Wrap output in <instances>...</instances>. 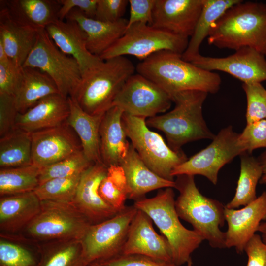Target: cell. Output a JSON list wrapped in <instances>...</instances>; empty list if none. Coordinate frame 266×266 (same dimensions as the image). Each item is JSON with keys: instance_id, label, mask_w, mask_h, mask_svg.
<instances>
[{"instance_id": "cell-17", "label": "cell", "mask_w": 266, "mask_h": 266, "mask_svg": "<svg viewBox=\"0 0 266 266\" xmlns=\"http://www.w3.org/2000/svg\"><path fill=\"white\" fill-rule=\"evenodd\" d=\"M204 3V0H156L151 26L189 38Z\"/></svg>"}, {"instance_id": "cell-7", "label": "cell", "mask_w": 266, "mask_h": 266, "mask_svg": "<svg viewBox=\"0 0 266 266\" xmlns=\"http://www.w3.org/2000/svg\"><path fill=\"white\" fill-rule=\"evenodd\" d=\"M146 120L123 112L122 121L127 137L151 170L164 179L174 181L172 171L188 158L183 151L173 150L161 135L150 130Z\"/></svg>"}, {"instance_id": "cell-5", "label": "cell", "mask_w": 266, "mask_h": 266, "mask_svg": "<svg viewBox=\"0 0 266 266\" xmlns=\"http://www.w3.org/2000/svg\"><path fill=\"white\" fill-rule=\"evenodd\" d=\"M175 188L179 195L175 201L179 217L189 223L203 240L213 248H226V233L220 230L225 221V207L217 200L203 195L194 176H176Z\"/></svg>"}, {"instance_id": "cell-16", "label": "cell", "mask_w": 266, "mask_h": 266, "mask_svg": "<svg viewBox=\"0 0 266 266\" xmlns=\"http://www.w3.org/2000/svg\"><path fill=\"white\" fill-rule=\"evenodd\" d=\"M224 215L228 226L225 232L226 248H234L238 253H242L260 223L266 218V191L241 209L225 206Z\"/></svg>"}, {"instance_id": "cell-22", "label": "cell", "mask_w": 266, "mask_h": 266, "mask_svg": "<svg viewBox=\"0 0 266 266\" xmlns=\"http://www.w3.org/2000/svg\"><path fill=\"white\" fill-rule=\"evenodd\" d=\"M123 111L116 106L102 116L99 130L100 152L102 162L107 167L120 165L126 157L131 143L127 140L122 117Z\"/></svg>"}, {"instance_id": "cell-23", "label": "cell", "mask_w": 266, "mask_h": 266, "mask_svg": "<svg viewBox=\"0 0 266 266\" xmlns=\"http://www.w3.org/2000/svg\"><path fill=\"white\" fill-rule=\"evenodd\" d=\"M61 4L54 0H1L0 9L11 19L37 31L45 29L59 20Z\"/></svg>"}, {"instance_id": "cell-12", "label": "cell", "mask_w": 266, "mask_h": 266, "mask_svg": "<svg viewBox=\"0 0 266 266\" xmlns=\"http://www.w3.org/2000/svg\"><path fill=\"white\" fill-rule=\"evenodd\" d=\"M239 133L232 126L221 129L204 149L192 156L172 171L173 177L200 175L216 185L219 170L237 156L244 153L238 142Z\"/></svg>"}, {"instance_id": "cell-19", "label": "cell", "mask_w": 266, "mask_h": 266, "mask_svg": "<svg viewBox=\"0 0 266 266\" xmlns=\"http://www.w3.org/2000/svg\"><path fill=\"white\" fill-rule=\"evenodd\" d=\"M121 254L142 255L172 262L167 240L155 231L151 219L139 209L130 224Z\"/></svg>"}, {"instance_id": "cell-15", "label": "cell", "mask_w": 266, "mask_h": 266, "mask_svg": "<svg viewBox=\"0 0 266 266\" xmlns=\"http://www.w3.org/2000/svg\"><path fill=\"white\" fill-rule=\"evenodd\" d=\"M32 165L40 168L82 150L80 141L66 123L31 133Z\"/></svg>"}, {"instance_id": "cell-46", "label": "cell", "mask_w": 266, "mask_h": 266, "mask_svg": "<svg viewBox=\"0 0 266 266\" xmlns=\"http://www.w3.org/2000/svg\"><path fill=\"white\" fill-rule=\"evenodd\" d=\"M61 4L59 12L60 20H65L72 9L81 10L87 17L95 18L98 0H58Z\"/></svg>"}, {"instance_id": "cell-52", "label": "cell", "mask_w": 266, "mask_h": 266, "mask_svg": "<svg viewBox=\"0 0 266 266\" xmlns=\"http://www.w3.org/2000/svg\"><path fill=\"white\" fill-rule=\"evenodd\" d=\"M265 266H266V253L265 259Z\"/></svg>"}, {"instance_id": "cell-28", "label": "cell", "mask_w": 266, "mask_h": 266, "mask_svg": "<svg viewBox=\"0 0 266 266\" xmlns=\"http://www.w3.org/2000/svg\"><path fill=\"white\" fill-rule=\"evenodd\" d=\"M40 208L41 200L33 191L1 197V230L14 232L26 226Z\"/></svg>"}, {"instance_id": "cell-40", "label": "cell", "mask_w": 266, "mask_h": 266, "mask_svg": "<svg viewBox=\"0 0 266 266\" xmlns=\"http://www.w3.org/2000/svg\"><path fill=\"white\" fill-rule=\"evenodd\" d=\"M238 142L244 152L248 154L255 149L266 148V119L247 124L239 133Z\"/></svg>"}, {"instance_id": "cell-45", "label": "cell", "mask_w": 266, "mask_h": 266, "mask_svg": "<svg viewBox=\"0 0 266 266\" xmlns=\"http://www.w3.org/2000/svg\"><path fill=\"white\" fill-rule=\"evenodd\" d=\"M20 69L10 59L0 62V94L14 95Z\"/></svg>"}, {"instance_id": "cell-35", "label": "cell", "mask_w": 266, "mask_h": 266, "mask_svg": "<svg viewBox=\"0 0 266 266\" xmlns=\"http://www.w3.org/2000/svg\"><path fill=\"white\" fill-rule=\"evenodd\" d=\"M99 193L109 206L119 212L126 206L129 188L124 169L120 165H112L107 168L106 176L101 181Z\"/></svg>"}, {"instance_id": "cell-50", "label": "cell", "mask_w": 266, "mask_h": 266, "mask_svg": "<svg viewBox=\"0 0 266 266\" xmlns=\"http://www.w3.org/2000/svg\"><path fill=\"white\" fill-rule=\"evenodd\" d=\"M88 266H101L100 264L98 262L93 263L90 265H89Z\"/></svg>"}, {"instance_id": "cell-39", "label": "cell", "mask_w": 266, "mask_h": 266, "mask_svg": "<svg viewBox=\"0 0 266 266\" xmlns=\"http://www.w3.org/2000/svg\"><path fill=\"white\" fill-rule=\"evenodd\" d=\"M242 87L247 100V124L266 119V89L259 82L243 83Z\"/></svg>"}, {"instance_id": "cell-27", "label": "cell", "mask_w": 266, "mask_h": 266, "mask_svg": "<svg viewBox=\"0 0 266 266\" xmlns=\"http://www.w3.org/2000/svg\"><path fill=\"white\" fill-rule=\"evenodd\" d=\"M39 31L16 23L0 10V41L15 66L22 67L34 47Z\"/></svg>"}, {"instance_id": "cell-14", "label": "cell", "mask_w": 266, "mask_h": 266, "mask_svg": "<svg viewBox=\"0 0 266 266\" xmlns=\"http://www.w3.org/2000/svg\"><path fill=\"white\" fill-rule=\"evenodd\" d=\"M265 55L249 47H243L225 57L204 56L200 54L191 62L209 71L228 73L243 83L266 81V59Z\"/></svg>"}, {"instance_id": "cell-8", "label": "cell", "mask_w": 266, "mask_h": 266, "mask_svg": "<svg viewBox=\"0 0 266 266\" xmlns=\"http://www.w3.org/2000/svg\"><path fill=\"white\" fill-rule=\"evenodd\" d=\"M91 224L73 202L44 200L26 228L29 235L41 240H81Z\"/></svg>"}, {"instance_id": "cell-24", "label": "cell", "mask_w": 266, "mask_h": 266, "mask_svg": "<svg viewBox=\"0 0 266 266\" xmlns=\"http://www.w3.org/2000/svg\"><path fill=\"white\" fill-rule=\"evenodd\" d=\"M65 19L76 21L87 35V47L93 55L100 57L113 45L125 33L128 20L123 18L114 22H106L87 17L74 8Z\"/></svg>"}, {"instance_id": "cell-37", "label": "cell", "mask_w": 266, "mask_h": 266, "mask_svg": "<svg viewBox=\"0 0 266 266\" xmlns=\"http://www.w3.org/2000/svg\"><path fill=\"white\" fill-rule=\"evenodd\" d=\"M93 164L82 149L62 160L41 168L39 184L53 178L81 175Z\"/></svg>"}, {"instance_id": "cell-51", "label": "cell", "mask_w": 266, "mask_h": 266, "mask_svg": "<svg viewBox=\"0 0 266 266\" xmlns=\"http://www.w3.org/2000/svg\"><path fill=\"white\" fill-rule=\"evenodd\" d=\"M187 266H193L191 258L187 263Z\"/></svg>"}, {"instance_id": "cell-44", "label": "cell", "mask_w": 266, "mask_h": 266, "mask_svg": "<svg viewBox=\"0 0 266 266\" xmlns=\"http://www.w3.org/2000/svg\"><path fill=\"white\" fill-rule=\"evenodd\" d=\"M156 0H129L130 14L127 29L136 23L151 26Z\"/></svg>"}, {"instance_id": "cell-36", "label": "cell", "mask_w": 266, "mask_h": 266, "mask_svg": "<svg viewBox=\"0 0 266 266\" xmlns=\"http://www.w3.org/2000/svg\"><path fill=\"white\" fill-rule=\"evenodd\" d=\"M81 174L49 179L39 184L33 192L41 201L73 202Z\"/></svg>"}, {"instance_id": "cell-3", "label": "cell", "mask_w": 266, "mask_h": 266, "mask_svg": "<svg viewBox=\"0 0 266 266\" xmlns=\"http://www.w3.org/2000/svg\"><path fill=\"white\" fill-rule=\"evenodd\" d=\"M208 93L197 90L181 92L172 96L174 108L161 115L146 119L148 127L162 131L169 147L181 151L187 143L215 135L208 128L202 115V106Z\"/></svg>"}, {"instance_id": "cell-25", "label": "cell", "mask_w": 266, "mask_h": 266, "mask_svg": "<svg viewBox=\"0 0 266 266\" xmlns=\"http://www.w3.org/2000/svg\"><path fill=\"white\" fill-rule=\"evenodd\" d=\"M120 166L127 178L129 199L136 201L144 198L150 191L162 188H175V181L164 179L151 170L131 144Z\"/></svg>"}, {"instance_id": "cell-47", "label": "cell", "mask_w": 266, "mask_h": 266, "mask_svg": "<svg viewBox=\"0 0 266 266\" xmlns=\"http://www.w3.org/2000/svg\"><path fill=\"white\" fill-rule=\"evenodd\" d=\"M244 251L247 257L246 266H265L266 246L259 234H255L247 243Z\"/></svg>"}, {"instance_id": "cell-49", "label": "cell", "mask_w": 266, "mask_h": 266, "mask_svg": "<svg viewBox=\"0 0 266 266\" xmlns=\"http://www.w3.org/2000/svg\"><path fill=\"white\" fill-rule=\"evenodd\" d=\"M257 232L261 233L262 240L266 246V218L260 223Z\"/></svg>"}, {"instance_id": "cell-32", "label": "cell", "mask_w": 266, "mask_h": 266, "mask_svg": "<svg viewBox=\"0 0 266 266\" xmlns=\"http://www.w3.org/2000/svg\"><path fill=\"white\" fill-rule=\"evenodd\" d=\"M32 165L31 133L16 129L0 137V167Z\"/></svg>"}, {"instance_id": "cell-6", "label": "cell", "mask_w": 266, "mask_h": 266, "mask_svg": "<svg viewBox=\"0 0 266 266\" xmlns=\"http://www.w3.org/2000/svg\"><path fill=\"white\" fill-rule=\"evenodd\" d=\"M174 196L172 188H166L159 191L154 197L134 201L133 205L145 212L166 238L171 248L172 262L180 266L188 262L203 240L180 221Z\"/></svg>"}, {"instance_id": "cell-21", "label": "cell", "mask_w": 266, "mask_h": 266, "mask_svg": "<svg viewBox=\"0 0 266 266\" xmlns=\"http://www.w3.org/2000/svg\"><path fill=\"white\" fill-rule=\"evenodd\" d=\"M70 112L68 98L60 94L48 96L23 113H18L15 128L30 133L60 126Z\"/></svg>"}, {"instance_id": "cell-10", "label": "cell", "mask_w": 266, "mask_h": 266, "mask_svg": "<svg viewBox=\"0 0 266 266\" xmlns=\"http://www.w3.org/2000/svg\"><path fill=\"white\" fill-rule=\"evenodd\" d=\"M189 38L146 24L136 23L128 28L124 35L99 57L102 60L131 55L142 61L163 50L182 54Z\"/></svg>"}, {"instance_id": "cell-9", "label": "cell", "mask_w": 266, "mask_h": 266, "mask_svg": "<svg viewBox=\"0 0 266 266\" xmlns=\"http://www.w3.org/2000/svg\"><path fill=\"white\" fill-rule=\"evenodd\" d=\"M22 67L35 68L46 73L65 98L72 97L82 79L79 64L55 45L45 29L38 31L33 50Z\"/></svg>"}, {"instance_id": "cell-4", "label": "cell", "mask_w": 266, "mask_h": 266, "mask_svg": "<svg viewBox=\"0 0 266 266\" xmlns=\"http://www.w3.org/2000/svg\"><path fill=\"white\" fill-rule=\"evenodd\" d=\"M135 70L133 64L125 56L102 60L82 75L71 97L89 114L103 115L112 107L117 95Z\"/></svg>"}, {"instance_id": "cell-29", "label": "cell", "mask_w": 266, "mask_h": 266, "mask_svg": "<svg viewBox=\"0 0 266 266\" xmlns=\"http://www.w3.org/2000/svg\"><path fill=\"white\" fill-rule=\"evenodd\" d=\"M68 100L70 112L66 122L77 135L87 158L93 163L102 162L100 152L99 130L104 113L101 115L89 114L72 97H68Z\"/></svg>"}, {"instance_id": "cell-34", "label": "cell", "mask_w": 266, "mask_h": 266, "mask_svg": "<svg viewBox=\"0 0 266 266\" xmlns=\"http://www.w3.org/2000/svg\"><path fill=\"white\" fill-rule=\"evenodd\" d=\"M40 169L33 165L0 168V196L33 191L39 185Z\"/></svg>"}, {"instance_id": "cell-41", "label": "cell", "mask_w": 266, "mask_h": 266, "mask_svg": "<svg viewBox=\"0 0 266 266\" xmlns=\"http://www.w3.org/2000/svg\"><path fill=\"white\" fill-rule=\"evenodd\" d=\"M98 263L101 266H177L172 262L139 254H120Z\"/></svg>"}, {"instance_id": "cell-11", "label": "cell", "mask_w": 266, "mask_h": 266, "mask_svg": "<svg viewBox=\"0 0 266 266\" xmlns=\"http://www.w3.org/2000/svg\"><path fill=\"white\" fill-rule=\"evenodd\" d=\"M137 210L133 205L126 206L113 217L90 226L81 239L87 266L121 254Z\"/></svg>"}, {"instance_id": "cell-1", "label": "cell", "mask_w": 266, "mask_h": 266, "mask_svg": "<svg viewBox=\"0 0 266 266\" xmlns=\"http://www.w3.org/2000/svg\"><path fill=\"white\" fill-rule=\"evenodd\" d=\"M135 67L137 73L155 83L171 97L191 90L215 94L222 82L219 74L202 69L184 60L182 54L169 50L151 55Z\"/></svg>"}, {"instance_id": "cell-43", "label": "cell", "mask_w": 266, "mask_h": 266, "mask_svg": "<svg viewBox=\"0 0 266 266\" xmlns=\"http://www.w3.org/2000/svg\"><path fill=\"white\" fill-rule=\"evenodd\" d=\"M127 0H98L95 19L106 22H114L123 18Z\"/></svg>"}, {"instance_id": "cell-38", "label": "cell", "mask_w": 266, "mask_h": 266, "mask_svg": "<svg viewBox=\"0 0 266 266\" xmlns=\"http://www.w3.org/2000/svg\"><path fill=\"white\" fill-rule=\"evenodd\" d=\"M40 257V253L0 238V266H37Z\"/></svg>"}, {"instance_id": "cell-30", "label": "cell", "mask_w": 266, "mask_h": 266, "mask_svg": "<svg viewBox=\"0 0 266 266\" xmlns=\"http://www.w3.org/2000/svg\"><path fill=\"white\" fill-rule=\"evenodd\" d=\"M241 0H204L201 12L187 47L182 54V59L191 62L200 54V47L207 38L213 25L230 7Z\"/></svg>"}, {"instance_id": "cell-26", "label": "cell", "mask_w": 266, "mask_h": 266, "mask_svg": "<svg viewBox=\"0 0 266 266\" xmlns=\"http://www.w3.org/2000/svg\"><path fill=\"white\" fill-rule=\"evenodd\" d=\"M55 94H60L58 89L46 73L30 67L20 69L14 93L18 113L25 112L42 99Z\"/></svg>"}, {"instance_id": "cell-48", "label": "cell", "mask_w": 266, "mask_h": 266, "mask_svg": "<svg viewBox=\"0 0 266 266\" xmlns=\"http://www.w3.org/2000/svg\"><path fill=\"white\" fill-rule=\"evenodd\" d=\"M258 160L262 168V175L259 183L266 184V151L261 155Z\"/></svg>"}, {"instance_id": "cell-42", "label": "cell", "mask_w": 266, "mask_h": 266, "mask_svg": "<svg viewBox=\"0 0 266 266\" xmlns=\"http://www.w3.org/2000/svg\"><path fill=\"white\" fill-rule=\"evenodd\" d=\"M18 113L14 95L0 94V137L16 129Z\"/></svg>"}, {"instance_id": "cell-18", "label": "cell", "mask_w": 266, "mask_h": 266, "mask_svg": "<svg viewBox=\"0 0 266 266\" xmlns=\"http://www.w3.org/2000/svg\"><path fill=\"white\" fill-rule=\"evenodd\" d=\"M108 167L103 163L93 164L81 174L73 203L90 221L97 224L109 219L118 212L100 197L99 188L106 176Z\"/></svg>"}, {"instance_id": "cell-33", "label": "cell", "mask_w": 266, "mask_h": 266, "mask_svg": "<svg viewBox=\"0 0 266 266\" xmlns=\"http://www.w3.org/2000/svg\"><path fill=\"white\" fill-rule=\"evenodd\" d=\"M37 266H88L80 239L58 240L40 248Z\"/></svg>"}, {"instance_id": "cell-2", "label": "cell", "mask_w": 266, "mask_h": 266, "mask_svg": "<svg viewBox=\"0 0 266 266\" xmlns=\"http://www.w3.org/2000/svg\"><path fill=\"white\" fill-rule=\"evenodd\" d=\"M207 38L219 49L249 47L266 56V4L241 0L213 25Z\"/></svg>"}, {"instance_id": "cell-31", "label": "cell", "mask_w": 266, "mask_h": 266, "mask_svg": "<svg viewBox=\"0 0 266 266\" xmlns=\"http://www.w3.org/2000/svg\"><path fill=\"white\" fill-rule=\"evenodd\" d=\"M244 153L240 156V171L235 193L226 207L236 209L246 206L257 198L256 188L262 175V168L258 159Z\"/></svg>"}, {"instance_id": "cell-13", "label": "cell", "mask_w": 266, "mask_h": 266, "mask_svg": "<svg viewBox=\"0 0 266 266\" xmlns=\"http://www.w3.org/2000/svg\"><path fill=\"white\" fill-rule=\"evenodd\" d=\"M173 102L171 96L153 82L137 73L125 82L112 106L123 112L146 119L166 112Z\"/></svg>"}, {"instance_id": "cell-20", "label": "cell", "mask_w": 266, "mask_h": 266, "mask_svg": "<svg viewBox=\"0 0 266 266\" xmlns=\"http://www.w3.org/2000/svg\"><path fill=\"white\" fill-rule=\"evenodd\" d=\"M45 30L61 51L76 60L82 76L102 61L89 51L86 34L76 21L59 20L48 26Z\"/></svg>"}]
</instances>
